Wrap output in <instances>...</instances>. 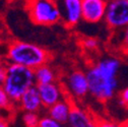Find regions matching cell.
<instances>
[{"label":"cell","instance_id":"1","mask_svg":"<svg viewBox=\"0 0 128 127\" xmlns=\"http://www.w3.org/2000/svg\"><path fill=\"white\" fill-rule=\"evenodd\" d=\"M121 61L116 57H106L86 71L90 94L100 102H107L115 97L119 86L118 74Z\"/></svg>","mask_w":128,"mask_h":127},{"label":"cell","instance_id":"2","mask_svg":"<svg viewBox=\"0 0 128 127\" xmlns=\"http://www.w3.org/2000/svg\"><path fill=\"white\" fill-rule=\"evenodd\" d=\"M50 54L42 47L28 42L16 41L9 45L7 51L8 63L20 64L36 69L48 62Z\"/></svg>","mask_w":128,"mask_h":127},{"label":"cell","instance_id":"3","mask_svg":"<svg viewBox=\"0 0 128 127\" xmlns=\"http://www.w3.org/2000/svg\"><path fill=\"white\" fill-rule=\"evenodd\" d=\"M36 84L35 71L28 67L8 63L3 88L12 103H18L22 94Z\"/></svg>","mask_w":128,"mask_h":127},{"label":"cell","instance_id":"4","mask_svg":"<svg viewBox=\"0 0 128 127\" xmlns=\"http://www.w3.org/2000/svg\"><path fill=\"white\" fill-rule=\"evenodd\" d=\"M26 9L32 22L39 26H52L62 18L60 6L54 0H28Z\"/></svg>","mask_w":128,"mask_h":127},{"label":"cell","instance_id":"5","mask_svg":"<svg viewBox=\"0 0 128 127\" xmlns=\"http://www.w3.org/2000/svg\"><path fill=\"white\" fill-rule=\"evenodd\" d=\"M105 22L114 30L128 26V0H108Z\"/></svg>","mask_w":128,"mask_h":127},{"label":"cell","instance_id":"6","mask_svg":"<svg viewBox=\"0 0 128 127\" xmlns=\"http://www.w3.org/2000/svg\"><path fill=\"white\" fill-rule=\"evenodd\" d=\"M66 90L73 98L82 99L90 94L88 79L86 72L82 70H73L66 77Z\"/></svg>","mask_w":128,"mask_h":127},{"label":"cell","instance_id":"7","mask_svg":"<svg viewBox=\"0 0 128 127\" xmlns=\"http://www.w3.org/2000/svg\"><path fill=\"white\" fill-rule=\"evenodd\" d=\"M108 0H82V20L97 24L105 20Z\"/></svg>","mask_w":128,"mask_h":127},{"label":"cell","instance_id":"8","mask_svg":"<svg viewBox=\"0 0 128 127\" xmlns=\"http://www.w3.org/2000/svg\"><path fill=\"white\" fill-rule=\"evenodd\" d=\"M61 13L64 24L74 26L82 20V0H61Z\"/></svg>","mask_w":128,"mask_h":127},{"label":"cell","instance_id":"9","mask_svg":"<svg viewBox=\"0 0 128 127\" xmlns=\"http://www.w3.org/2000/svg\"><path fill=\"white\" fill-rule=\"evenodd\" d=\"M20 108L24 112H40L44 107L37 86L30 88L18 102Z\"/></svg>","mask_w":128,"mask_h":127},{"label":"cell","instance_id":"10","mask_svg":"<svg viewBox=\"0 0 128 127\" xmlns=\"http://www.w3.org/2000/svg\"><path fill=\"white\" fill-rule=\"evenodd\" d=\"M67 124L69 127H99L97 119L75 104L72 105Z\"/></svg>","mask_w":128,"mask_h":127},{"label":"cell","instance_id":"11","mask_svg":"<svg viewBox=\"0 0 128 127\" xmlns=\"http://www.w3.org/2000/svg\"><path fill=\"white\" fill-rule=\"evenodd\" d=\"M37 88L45 108H50L51 106L62 100L63 92L61 90V86L56 82L37 84Z\"/></svg>","mask_w":128,"mask_h":127},{"label":"cell","instance_id":"12","mask_svg":"<svg viewBox=\"0 0 128 127\" xmlns=\"http://www.w3.org/2000/svg\"><path fill=\"white\" fill-rule=\"evenodd\" d=\"M72 105L73 103L71 101L62 99L50 108H48V115L63 124H66L70 116Z\"/></svg>","mask_w":128,"mask_h":127},{"label":"cell","instance_id":"13","mask_svg":"<svg viewBox=\"0 0 128 127\" xmlns=\"http://www.w3.org/2000/svg\"><path fill=\"white\" fill-rule=\"evenodd\" d=\"M34 71H35V78L37 84H51V82H55L56 80V73L54 69L50 65H48L47 63L36 68Z\"/></svg>","mask_w":128,"mask_h":127},{"label":"cell","instance_id":"14","mask_svg":"<svg viewBox=\"0 0 128 127\" xmlns=\"http://www.w3.org/2000/svg\"><path fill=\"white\" fill-rule=\"evenodd\" d=\"M41 117L37 112H24L22 121L26 127H39Z\"/></svg>","mask_w":128,"mask_h":127},{"label":"cell","instance_id":"15","mask_svg":"<svg viewBox=\"0 0 128 127\" xmlns=\"http://www.w3.org/2000/svg\"><path fill=\"white\" fill-rule=\"evenodd\" d=\"M39 127H64V124L52 118L51 116L47 115V116L41 117Z\"/></svg>","mask_w":128,"mask_h":127},{"label":"cell","instance_id":"16","mask_svg":"<svg viewBox=\"0 0 128 127\" xmlns=\"http://www.w3.org/2000/svg\"><path fill=\"white\" fill-rule=\"evenodd\" d=\"M82 46L84 47V49H86L88 51H94V50L98 49V47L100 46V42L96 38L86 37L82 40Z\"/></svg>","mask_w":128,"mask_h":127},{"label":"cell","instance_id":"17","mask_svg":"<svg viewBox=\"0 0 128 127\" xmlns=\"http://www.w3.org/2000/svg\"><path fill=\"white\" fill-rule=\"evenodd\" d=\"M12 106V101L8 97V94L4 90L3 86H0V111L1 110H8Z\"/></svg>","mask_w":128,"mask_h":127},{"label":"cell","instance_id":"18","mask_svg":"<svg viewBox=\"0 0 128 127\" xmlns=\"http://www.w3.org/2000/svg\"><path fill=\"white\" fill-rule=\"evenodd\" d=\"M120 33V37H119V45L120 48L123 50V52H127L128 53V26H126L123 30H117Z\"/></svg>","mask_w":128,"mask_h":127},{"label":"cell","instance_id":"19","mask_svg":"<svg viewBox=\"0 0 128 127\" xmlns=\"http://www.w3.org/2000/svg\"><path fill=\"white\" fill-rule=\"evenodd\" d=\"M7 67H8V61L0 59V86H3L5 82Z\"/></svg>","mask_w":128,"mask_h":127},{"label":"cell","instance_id":"20","mask_svg":"<svg viewBox=\"0 0 128 127\" xmlns=\"http://www.w3.org/2000/svg\"><path fill=\"white\" fill-rule=\"evenodd\" d=\"M118 102L121 106L123 107H126L128 109V86L124 88L120 94H119V99H118Z\"/></svg>","mask_w":128,"mask_h":127},{"label":"cell","instance_id":"21","mask_svg":"<svg viewBox=\"0 0 128 127\" xmlns=\"http://www.w3.org/2000/svg\"><path fill=\"white\" fill-rule=\"evenodd\" d=\"M98 125H99V127H127L123 124L116 123L113 121H109V120H104V119L98 120Z\"/></svg>","mask_w":128,"mask_h":127},{"label":"cell","instance_id":"22","mask_svg":"<svg viewBox=\"0 0 128 127\" xmlns=\"http://www.w3.org/2000/svg\"><path fill=\"white\" fill-rule=\"evenodd\" d=\"M0 127H8V121L6 119H1L0 120Z\"/></svg>","mask_w":128,"mask_h":127},{"label":"cell","instance_id":"23","mask_svg":"<svg viewBox=\"0 0 128 127\" xmlns=\"http://www.w3.org/2000/svg\"><path fill=\"white\" fill-rule=\"evenodd\" d=\"M1 119H3V117H2V114H1V111H0V120Z\"/></svg>","mask_w":128,"mask_h":127}]
</instances>
